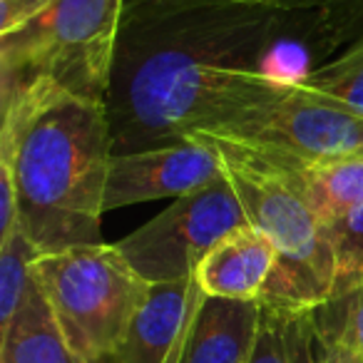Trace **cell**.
Listing matches in <instances>:
<instances>
[{"mask_svg":"<svg viewBox=\"0 0 363 363\" xmlns=\"http://www.w3.org/2000/svg\"><path fill=\"white\" fill-rule=\"evenodd\" d=\"M0 164L11 167L18 227L38 254L102 244L112 135L105 105L33 90L0 105Z\"/></svg>","mask_w":363,"mask_h":363,"instance_id":"6da1fadb","label":"cell"},{"mask_svg":"<svg viewBox=\"0 0 363 363\" xmlns=\"http://www.w3.org/2000/svg\"><path fill=\"white\" fill-rule=\"evenodd\" d=\"M222 157L249 224L277 249V264L262 291V306L318 311L336 298V249L328 227L264 160L217 135L197 132Z\"/></svg>","mask_w":363,"mask_h":363,"instance_id":"7a4b0ae2","label":"cell"},{"mask_svg":"<svg viewBox=\"0 0 363 363\" xmlns=\"http://www.w3.org/2000/svg\"><path fill=\"white\" fill-rule=\"evenodd\" d=\"M122 0H55L0 35V105L50 90L105 105Z\"/></svg>","mask_w":363,"mask_h":363,"instance_id":"3957f363","label":"cell"},{"mask_svg":"<svg viewBox=\"0 0 363 363\" xmlns=\"http://www.w3.org/2000/svg\"><path fill=\"white\" fill-rule=\"evenodd\" d=\"M33 279L85 363L110 361L152 286L117 244L105 242L43 254L33 262Z\"/></svg>","mask_w":363,"mask_h":363,"instance_id":"277c9868","label":"cell"},{"mask_svg":"<svg viewBox=\"0 0 363 363\" xmlns=\"http://www.w3.org/2000/svg\"><path fill=\"white\" fill-rule=\"evenodd\" d=\"M291 80L214 57L162 52L132 82L135 115L172 142L194 132L222 130L252 107L286 92Z\"/></svg>","mask_w":363,"mask_h":363,"instance_id":"5b68a950","label":"cell"},{"mask_svg":"<svg viewBox=\"0 0 363 363\" xmlns=\"http://www.w3.org/2000/svg\"><path fill=\"white\" fill-rule=\"evenodd\" d=\"M207 135L284 164H318L363 155V115L301 80H291L286 92Z\"/></svg>","mask_w":363,"mask_h":363,"instance_id":"8992f818","label":"cell"},{"mask_svg":"<svg viewBox=\"0 0 363 363\" xmlns=\"http://www.w3.org/2000/svg\"><path fill=\"white\" fill-rule=\"evenodd\" d=\"M249 227V217L227 174L184 197L117 242L122 257L150 284L194 279L199 264L232 232Z\"/></svg>","mask_w":363,"mask_h":363,"instance_id":"52a82bcc","label":"cell"},{"mask_svg":"<svg viewBox=\"0 0 363 363\" xmlns=\"http://www.w3.org/2000/svg\"><path fill=\"white\" fill-rule=\"evenodd\" d=\"M222 174V157L197 137L112 155L107 169L105 212L164 197L179 199Z\"/></svg>","mask_w":363,"mask_h":363,"instance_id":"ba28073f","label":"cell"},{"mask_svg":"<svg viewBox=\"0 0 363 363\" xmlns=\"http://www.w3.org/2000/svg\"><path fill=\"white\" fill-rule=\"evenodd\" d=\"M202 301L197 279L152 284L107 363H182Z\"/></svg>","mask_w":363,"mask_h":363,"instance_id":"9c48e42d","label":"cell"},{"mask_svg":"<svg viewBox=\"0 0 363 363\" xmlns=\"http://www.w3.org/2000/svg\"><path fill=\"white\" fill-rule=\"evenodd\" d=\"M274 244L249 224L224 237L204 257L194 279L204 296L259 301L274 272Z\"/></svg>","mask_w":363,"mask_h":363,"instance_id":"30bf717a","label":"cell"},{"mask_svg":"<svg viewBox=\"0 0 363 363\" xmlns=\"http://www.w3.org/2000/svg\"><path fill=\"white\" fill-rule=\"evenodd\" d=\"M262 328V301L204 296L182 363H249Z\"/></svg>","mask_w":363,"mask_h":363,"instance_id":"8fae6325","label":"cell"},{"mask_svg":"<svg viewBox=\"0 0 363 363\" xmlns=\"http://www.w3.org/2000/svg\"><path fill=\"white\" fill-rule=\"evenodd\" d=\"M257 157L286 182L326 227L358 202H363V155L318 162V164H284L262 155Z\"/></svg>","mask_w":363,"mask_h":363,"instance_id":"7c38bea8","label":"cell"},{"mask_svg":"<svg viewBox=\"0 0 363 363\" xmlns=\"http://www.w3.org/2000/svg\"><path fill=\"white\" fill-rule=\"evenodd\" d=\"M0 363H85L62 336L35 279L11 326L0 331Z\"/></svg>","mask_w":363,"mask_h":363,"instance_id":"4fadbf2b","label":"cell"},{"mask_svg":"<svg viewBox=\"0 0 363 363\" xmlns=\"http://www.w3.org/2000/svg\"><path fill=\"white\" fill-rule=\"evenodd\" d=\"M323 326L318 311L262 306V328L249 363H321Z\"/></svg>","mask_w":363,"mask_h":363,"instance_id":"5bb4252c","label":"cell"},{"mask_svg":"<svg viewBox=\"0 0 363 363\" xmlns=\"http://www.w3.org/2000/svg\"><path fill=\"white\" fill-rule=\"evenodd\" d=\"M40 257L30 239L18 227L0 242V331L11 326L18 306L33 281V262Z\"/></svg>","mask_w":363,"mask_h":363,"instance_id":"9a60e30c","label":"cell"},{"mask_svg":"<svg viewBox=\"0 0 363 363\" xmlns=\"http://www.w3.org/2000/svg\"><path fill=\"white\" fill-rule=\"evenodd\" d=\"M301 82L363 115V38L346 55L303 75Z\"/></svg>","mask_w":363,"mask_h":363,"instance_id":"2e32d148","label":"cell"},{"mask_svg":"<svg viewBox=\"0 0 363 363\" xmlns=\"http://www.w3.org/2000/svg\"><path fill=\"white\" fill-rule=\"evenodd\" d=\"M333 249H336L338 279H336V298H343L356 289L363 279V202L351 207L346 214L328 224Z\"/></svg>","mask_w":363,"mask_h":363,"instance_id":"e0dca14e","label":"cell"},{"mask_svg":"<svg viewBox=\"0 0 363 363\" xmlns=\"http://www.w3.org/2000/svg\"><path fill=\"white\" fill-rule=\"evenodd\" d=\"M336 303L343 306V318L341 323H333V326L346 338L348 346L363 358V279L356 284V289L351 294L338 298Z\"/></svg>","mask_w":363,"mask_h":363,"instance_id":"ac0fdd59","label":"cell"},{"mask_svg":"<svg viewBox=\"0 0 363 363\" xmlns=\"http://www.w3.org/2000/svg\"><path fill=\"white\" fill-rule=\"evenodd\" d=\"M55 0H0V35L16 30Z\"/></svg>","mask_w":363,"mask_h":363,"instance_id":"d6986e66","label":"cell"},{"mask_svg":"<svg viewBox=\"0 0 363 363\" xmlns=\"http://www.w3.org/2000/svg\"><path fill=\"white\" fill-rule=\"evenodd\" d=\"M318 316H321V308H318ZM321 326H323L321 363H363V358L348 346V341L338 333V328L323 321V316H321Z\"/></svg>","mask_w":363,"mask_h":363,"instance_id":"ffe728a7","label":"cell"},{"mask_svg":"<svg viewBox=\"0 0 363 363\" xmlns=\"http://www.w3.org/2000/svg\"><path fill=\"white\" fill-rule=\"evenodd\" d=\"M323 0H249L244 8L252 11H301V8L321 6Z\"/></svg>","mask_w":363,"mask_h":363,"instance_id":"44dd1931","label":"cell"},{"mask_svg":"<svg viewBox=\"0 0 363 363\" xmlns=\"http://www.w3.org/2000/svg\"><path fill=\"white\" fill-rule=\"evenodd\" d=\"M174 8H244L249 0H164Z\"/></svg>","mask_w":363,"mask_h":363,"instance_id":"7402d4cb","label":"cell"}]
</instances>
